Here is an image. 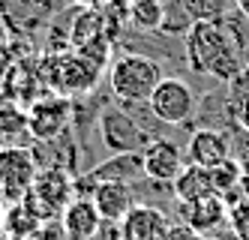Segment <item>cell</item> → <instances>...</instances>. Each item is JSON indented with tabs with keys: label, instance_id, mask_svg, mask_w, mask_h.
Segmentation results:
<instances>
[{
	"label": "cell",
	"instance_id": "1",
	"mask_svg": "<svg viewBox=\"0 0 249 240\" xmlns=\"http://www.w3.org/2000/svg\"><path fill=\"white\" fill-rule=\"evenodd\" d=\"M183 57L195 75H210L219 81H234L243 72V45L231 30L228 18L222 21H192L186 30Z\"/></svg>",
	"mask_w": 249,
	"mask_h": 240
},
{
	"label": "cell",
	"instance_id": "2",
	"mask_svg": "<svg viewBox=\"0 0 249 240\" xmlns=\"http://www.w3.org/2000/svg\"><path fill=\"white\" fill-rule=\"evenodd\" d=\"M162 66L147 54H123L108 66V84L111 93L120 102H135V105H147L150 93L156 90V84L162 81Z\"/></svg>",
	"mask_w": 249,
	"mask_h": 240
},
{
	"label": "cell",
	"instance_id": "3",
	"mask_svg": "<svg viewBox=\"0 0 249 240\" xmlns=\"http://www.w3.org/2000/svg\"><path fill=\"white\" fill-rule=\"evenodd\" d=\"M27 201L39 210V216L45 222L60 219V213L75 201V177L66 168L45 165V168H39L36 180H33V186L27 192Z\"/></svg>",
	"mask_w": 249,
	"mask_h": 240
},
{
	"label": "cell",
	"instance_id": "4",
	"mask_svg": "<svg viewBox=\"0 0 249 240\" xmlns=\"http://www.w3.org/2000/svg\"><path fill=\"white\" fill-rule=\"evenodd\" d=\"M51 72H45V81L48 87L54 90L57 96H66V99H75V96H90L93 87L99 84V75L102 69H96L93 63H87L78 51L72 54H54L48 60Z\"/></svg>",
	"mask_w": 249,
	"mask_h": 240
},
{
	"label": "cell",
	"instance_id": "5",
	"mask_svg": "<svg viewBox=\"0 0 249 240\" xmlns=\"http://www.w3.org/2000/svg\"><path fill=\"white\" fill-rule=\"evenodd\" d=\"M36 174H39V162L33 156V147L0 144V198L6 204L27 198Z\"/></svg>",
	"mask_w": 249,
	"mask_h": 240
},
{
	"label": "cell",
	"instance_id": "6",
	"mask_svg": "<svg viewBox=\"0 0 249 240\" xmlns=\"http://www.w3.org/2000/svg\"><path fill=\"white\" fill-rule=\"evenodd\" d=\"M99 135L108 153H141L153 141V135L138 120H132V114H126L120 105H108L99 114Z\"/></svg>",
	"mask_w": 249,
	"mask_h": 240
},
{
	"label": "cell",
	"instance_id": "7",
	"mask_svg": "<svg viewBox=\"0 0 249 240\" xmlns=\"http://www.w3.org/2000/svg\"><path fill=\"white\" fill-rule=\"evenodd\" d=\"M24 114H27V135L33 141H54L72 126V99L48 93L42 99H33Z\"/></svg>",
	"mask_w": 249,
	"mask_h": 240
},
{
	"label": "cell",
	"instance_id": "8",
	"mask_svg": "<svg viewBox=\"0 0 249 240\" xmlns=\"http://www.w3.org/2000/svg\"><path fill=\"white\" fill-rule=\"evenodd\" d=\"M150 114L165 123V126H183L192 114H195V93L192 87L174 75H165L162 81L156 84V90L147 99Z\"/></svg>",
	"mask_w": 249,
	"mask_h": 240
},
{
	"label": "cell",
	"instance_id": "9",
	"mask_svg": "<svg viewBox=\"0 0 249 240\" xmlns=\"http://www.w3.org/2000/svg\"><path fill=\"white\" fill-rule=\"evenodd\" d=\"M144 177V159L141 153H111L105 162L93 165L87 174L75 177V189H93L99 183H126L132 186L135 180Z\"/></svg>",
	"mask_w": 249,
	"mask_h": 240
},
{
	"label": "cell",
	"instance_id": "10",
	"mask_svg": "<svg viewBox=\"0 0 249 240\" xmlns=\"http://www.w3.org/2000/svg\"><path fill=\"white\" fill-rule=\"evenodd\" d=\"M186 165H198V168H216L219 162L231 159V135L216 126H201L195 129L186 141Z\"/></svg>",
	"mask_w": 249,
	"mask_h": 240
},
{
	"label": "cell",
	"instance_id": "11",
	"mask_svg": "<svg viewBox=\"0 0 249 240\" xmlns=\"http://www.w3.org/2000/svg\"><path fill=\"white\" fill-rule=\"evenodd\" d=\"M141 159H144V177L156 183H174L186 168V153L180 150V144L168 138H153L141 150Z\"/></svg>",
	"mask_w": 249,
	"mask_h": 240
},
{
	"label": "cell",
	"instance_id": "12",
	"mask_svg": "<svg viewBox=\"0 0 249 240\" xmlns=\"http://www.w3.org/2000/svg\"><path fill=\"white\" fill-rule=\"evenodd\" d=\"M120 228H123V240H168L171 231L165 213L150 204H135L120 222Z\"/></svg>",
	"mask_w": 249,
	"mask_h": 240
},
{
	"label": "cell",
	"instance_id": "13",
	"mask_svg": "<svg viewBox=\"0 0 249 240\" xmlns=\"http://www.w3.org/2000/svg\"><path fill=\"white\" fill-rule=\"evenodd\" d=\"M60 225L69 240H93L102 228V216L93 204V198H75L60 213Z\"/></svg>",
	"mask_w": 249,
	"mask_h": 240
},
{
	"label": "cell",
	"instance_id": "14",
	"mask_svg": "<svg viewBox=\"0 0 249 240\" xmlns=\"http://www.w3.org/2000/svg\"><path fill=\"white\" fill-rule=\"evenodd\" d=\"M90 198L102 216V222H123L126 213L135 207L132 186H126V183H99V186L90 189Z\"/></svg>",
	"mask_w": 249,
	"mask_h": 240
},
{
	"label": "cell",
	"instance_id": "15",
	"mask_svg": "<svg viewBox=\"0 0 249 240\" xmlns=\"http://www.w3.org/2000/svg\"><path fill=\"white\" fill-rule=\"evenodd\" d=\"M180 216L195 234H204V231L219 228L228 219V204H225L222 195H210V198H201V201H186V204H180Z\"/></svg>",
	"mask_w": 249,
	"mask_h": 240
},
{
	"label": "cell",
	"instance_id": "16",
	"mask_svg": "<svg viewBox=\"0 0 249 240\" xmlns=\"http://www.w3.org/2000/svg\"><path fill=\"white\" fill-rule=\"evenodd\" d=\"M45 225V219L39 216V210L30 204L27 198L21 201H12V204H6V213H3V222H0V228H3L12 240H27L33 231H39Z\"/></svg>",
	"mask_w": 249,
	"mask_h": 240
},
{
	"label": "cell",
	"instance_id": "17",
	"mask_svg": "<svg viewBox=\"0 0 249 240\" xmlns=\"http://www.w3.org/2000/svg\"><path fill=\"white\" fill-rule=\"evenodd\" d=\"M171 192L177 195V201H180V204H186V201H201V198L216 195V189H213V177H210V168L186 165V168L180 171V177L171 183Z\"/></svg>",
	"mask_w": 249,
	"mask_h": 240
},
{
	"label": "cell",
	"instance_id": "18",
	"mask_svg": "<svg viewBox=\"0 0 249 240\" xmlns=\"http://www.w3.org/2000/svg\"><path fill=\"white\" fill-rule=\"evenodd\" d=\"M102 33H105V12L102 9H81V6H75L72 21H69L66 42L72 48H81V45H87L90 39H96V36H102Z\"/></svg>",
	"mask_w": 249,
	"mask_h": 240
},
{
	"label": "cell",
	"instance_id": "19",
	"mask_svg": "<svg viewBox=\"0 0 249 240\" xmlns=\"http://www.w3.org/2000/svg\"><path fill=\"white\" fill-rule=\"evenodd\" d=\"M129 24L138 30H162L165 24V0H132L129 3Z\"/></svg>",
	"mask_w": 249,
	"mask_h": 240
},
{
	"label": "cell",
	"instance_id": "20",
	"mask_svg": "<svg viewBox=\"0 0 249 240\" xmlns=\"http://www.w3.org/2000/svg\"><path fill=\"white\" fill-rule=\"evenodd\" d=\"M189 15V21H222L231 12L234 0H177Z\"/></svg>",
	"mask_w": 249,
	"mask_h": 240
},
{
	"label": "cell",
	"instance_id": "21",
	"mask_svg": "<svg viewBox=\"0 0 249 240\" xmlns=\"http://www.w3.org/2000/svg\"><path fill=\"white\" fill-rule=\"evenodd\" d=\"M210 177H213V189H216V195H228V192L240 189L243 168L234 159H225V162L216 165V168H210Z\"/></svg>",
	"mask_w": 249,
	"mask_h": 240
},
{
	"label": "cell",
	"instance_id": "22",
	"mask_svg": "<svg viewBox=\"0 0 249 240\" xmlns=\"http://www.w3.org/2000/svg\"><path fill=\"white\" fill-rule=\"evenodd\" d=\"M81 57L87 60V63H93L96 69H105L111 63V54H114V39L108 33H102V36H96V39H90L87 45H81V48H75Z\"/></svg>",
	"mask_w": 249,
	"mask_h": 240
},
{
	"label": "cell",
	"instance_id": "23",
	"mask_svg": "<svg viewBox=\"0 0 249 240\" xmlns=\"http://www.w3.org/2000/svg\"><path fill=\"white\" fill-rule=\"evenodd\" d=\"M21 132H27V114L9 102H0V141H12Z\"/></svg>",
	"mask_w": 249,
	"mask_h": 240
},
{
	"label": "cell",
	"instance_id": "24",
	"mask_svg": "<svg viewBox=\"0 0 249 240\" xmlns=\"http://www.w3.org/2000/svg\"><path fill=\"white\" fill-rule=\"evenodd\" d=\"M228 222L234 228L237 240H249V201H234V204H228Z\"/></svg>",
	"mask_w": 249,
	"mask_h": 240
},
{
	"label": "cell",
	"instance_id": "25",
	"mask_svg": "<svg viewBox=\"0 0 249 240\" xmlns=\"http://www.w3.org/2000/svg\"><path fill=\"white\" fill-rule=\"evenodd\" d=\"M27 240H69L63 225H60V219H51V222H45L39 231H33Z\"/></svg>",
	"mask_w": 249,
	"mask_h": 240
},
{
	"label": "cell",
	"instance_id": "26",
	"mask_svg": "<svg viewBox=\"0 0 249 240\" xmlns=\"http://www.w3.org/2000/svg\"><path fill=\"white\" fill-rule=\"evenodd\" d=\"M75 6H81V9H102L108 0H72Z\"/></svg>",
	"mask_w": 249,
	"mask_h": 240
},
{
	"label": "cell",
	"instance_id": "27",
	"mask_svg": "<svg viewBox=\"0 0 249 240\" xmlns=\"http://www.w3.org/2000/svg\"><path fill=\"white\" fill-rule=\"evenodd\" d=\"M234 6H237V12L249 21V0H234Z\"/></svg>",
	"mask_w": 249,
	"mask_h": 240
},
{
	"label": "cell",
	"instance_id": "28",
	"mask_svg": "<svg viewBox=\"0 0 249 240\" xmlns=\"http://www.w3.org/2000/svg\"><path fill=\"white\" fill-rule=\"evenodd\" d=\"M240 192H243V198L249 201V174H243V180H240Z\"/></svg>",
	"mask_w": 249,
	"mask_h": 240
},
{
	"label": "cell",
	"instance_id": "29",
	"mask_svg": "<svg viewBox=\"0 0 249 240\" xmlns=\"http://www.w3.org/2000/svg\"><path fill=\"white\" fill-rule=\"evenodd\" d=\"M108 3H111V6H123V9H129L132 0H108Z\"/></svg>",
	"mask_w": 249,
	"mask_h": 240
},
{
	"label": "cell",
	"instance_id": "30",
	"mask_svg": "<svg viewBox=\"0 0 249 240\" xmlns=\"http://www.w3.org/2000/svg\"><path fill=\"white\" fill-rule=\"evenodd\" d=\"M3 213H6V204H3V198H0V222H3Z\"/></svg>",
	"mask_w": 249,
	"mask_h": 240
},
{
	"label": "cell",
	"instance_id": "31",
	"mask_svg": "<svg viewBox=\"0 0 249 240\" xmlns=\"http://www.w3.org/2000/svg\"><path fill=\"white\" fill-rule=\"evenodd\" d=\"M0 240H12V237H9V234H6L3 228H0Z\"/></svg>",
	"mask_w": 249,
	"mask_h": 240
},
{
	"label": "cell",
	"instance_id": "32",
	"mask_svg": "<svg viewBox=\"0 0 249 240\" xmlns=\"http://www.w3.org/2000/svg\"><path fill=\"white\" fill-rule=\"evenodd\" d=\"M93 240H96V237H93Z\"/></svg>",
	"mask_w": 249,
	"mask_h": 240
}]
</instances>
